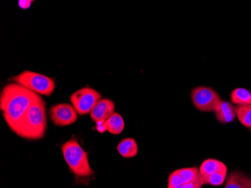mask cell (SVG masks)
I'll return each instance as SVG.
<instances>
[{
	"instance_id": "7a4b0ae2",
	"label": "cell",
	"mask_w": 251,
	"mask_h": 188,
	"mask_svg": "<svg viewBox=\"0 0 251 188\" xmlns=\"http://www.w3.org/2000/svg\"><path fill=\"white\" fill-rule=\"evenodd\" d=\"M47 130L45 103L39 97L29 107L16 130V135L27 140H39L45 136Z\"/></svg>"
},
{
	"instance_id": "6da1fadb",
	"label": "cell",
	"mask_w": 251,
	"mask_h": 188,
	"mask_svg": "<svg viewBox=\"0 0 251 188\" xmlns=\"http://www.w3.org/2000/svg\"><path fill=\"white\" fill-rule=\"evenodd\" d=\"M40 96L17 83H10L2 88L0 109L11 131H15L29 107Z\"/></svg>"
},
{
	"instance_id": "277c9868",
	"label": "cell",
	"mask_w": 251,
	"mask_h": 188,
	"mask_svg": "<svg viewBox=\"0 0 251 188\" xmlns=\"http://www.w3.org/2000/svg\"><path fill=\"white\" fill-rule=\"evenodd\" d=\"M14 81L39 95L50 96L54 91L55 81L53 79L34 72L24 71L14 77Z\"/></svg>"
},
{
	"instance_id": "8992f818",
	"label": "cell",
	"mask_w": 251,
	"mask_h": 188,
	"mask_svg": "<svg viewBox=\"0 0 251 188\" xmlns=\"http://www.w3.org/2000/svg\"><path fill=\"white\" fill-rule=\"evenodd\" d=\"M101 99V94L98 91L91 87H86L74 92L70 97V101L77 114L83 115L90 113Z\"/></svg>"
},
{
	"instance_id": "9a60e30c",
	"label": "cell",
	"mask_w": 251,
	"mask_h": 188,
	"mask_svg": "<svg viewBox=\"0 0 251 188\" xmlns=\"http://www.w3.org/2000/svg\"><path fill=\"white\" fill-rule=\"evenodd\" d=\"M230 99L235 106L251 104V92L248 89L238 87L231 92Z\"/></svg>"
},
{
	"instance_id": "5b68a950",
	"label": "cell",
	"mask_w": 251,
	"mask_h": 188,
	"mask_svg": "<svg viewBox=\"0 0 251 188\" xmlns=\"http://www.w3.org/2000/svg\"><path fill=\"white\" fill-rule=\"evenodd\" d=\"M191 100L195 108L201 112H214L223 101L218 92L205 86H199L193 89Z\"/></svg>"
},
{
	"instance_id": "2e32d148",
	"label": "cell",
	"mask_w": 251,
	"mask_h": 188,
	"mask_svg": "<svg viewBox=\"0 0 251 188\" xmlns=\"http://www.w3.org/2000/svg\"><path fill=\"white\" fill-rule=\"evenodd\" d=\"M235 108L238 121L244 127L251 129V104L235 106Z\"/></svg>"
},
{
	"instance_id": "5bb4252c",
	"label": "cell",
	"mask_w": 251,
	"mask_h": 188,
	"mask_svg": "<svg viewBox=\"0 0 251 188\" xmlns=\"http://www.w3.org/2000/svg\"><path fill=\"white\" fill-rule=\"evenodd\" d=\"M105 123L107 131L113 135H119L125 127L124 118L119 113H114Z\"/></svg>"
},
{
	"instance_id": "d6986e66",
	"label": "cell",
	"mask_w": 251,
	"mask_h": 188,
	"mask_svg": "<svg viewBox=\"0 0 251 188\" xmlns=\"http://www.w3.org/2000/svg\"><path fill=\"white\" fill-rule=\"evenodd\" d=\"M32 1H29V0H21L19 1V5L23 9H27L32 5Z\"/></svg>"
},
{
	"instance_id": "7c38bea8",
	"label": "cell",
	"mask_w": 251,
	"mask_h": 188,
	"mask_svg": "<svg viewBox=\"0 0 251 188\" xmlns=\"http://www.w3.org/2000/svg\"><path fill=\"white\" fill-rule=\"evenodd\" d=\"M117 150L124 158H135L138 155L139 147L136 141L132 138H124L118 144Z\"/></svg>"
},
{
	"instance_id": "ac0fdd59",
	"label": "cell",
	"mask_w": 251,
	"mask_h": 188,
	"mask_svg": "<svg viewBox=\"0 0 251 188\" xmlns=\"http://www.w3.org/2000/svg\"><path fill=\"white\" fill-rule=\"evenodd\" d=\"M105 121H98L96 123L97 124V130L98 132L103 134L107 131L106 126H105Z\"/></svg>"
},
{
	"instance_id": "9c48e42d",
	"label": "cell",
	"mask_w": 251,
	"mask_h": 188,
	"mask_svg": "<svg viewBox=\"0 0 251 188\" xmlns=\"http://www.w3.org/2000/svg\"><path fill=\"white\" fill-rule=\"evenodd\" d=\"M115 105L112 100L101 99L90 111V117L95 123L105 121L115 113Z\"/></svg>"
},
{
	"instance_id": "ba28073f",
	"label": "cell",
	"mask_w": 251,
	"mask_h": 188,
	"mask_svg": "<svg viewBox=\"0 0 251 188\" xmlns=\"http://www.w3.org/2000/svg\"><path fill=\"white\" fill-rule=\"evenodd\" d=\"M199 182H202V178L198 168H183L171 172L168 179V187L173 188Z\"/></svg>"
},
{
	"instance_id": "52a82bcc",
	"label": "cell",
	"mask_w": 251,
	"mask_h": 188,
	"mask_svg": "<svg viewBox=\"0 0 251 188\" xmlns=\"http://www.w3.org/2000/svg\"><path fill=\"white\" fill-rule=\"evenodd\" d=\"M49 114L53 124L60 127L74 124L77 121L78 114L73 105L68 103L55 105L50 108Z\"/></svg>"
},
{
	"instance_id": "30bf717a",
	"label": "cell",
	"mask_w": 251,
	"mask_h": 188,
	"mask_svg": "<svg viewBox=\"0 0 251 188\" xmlns=\"http://www.w3.org/2000/svg\"><path fill=\"white\" fill-rule=\"evenodd\" d=\"M216 119L224 124H230L236 118L235 107L228 101L221 102L219 107L214 111Z\"/></svg>"
},
{
	"instance_id": "8fae6325",
	"label": "cell",
	"mask_w": 251,
	"mask_h": 188,
	"mask_svg": "<svg viewBox=\"0 0 251 188\" xmlns=\"http://www.w3.org/2000/svg\"><path fill=\"white\" fill-rule=\"evenodd\" d=\"M224 188H251V178L242 172H232L227 177Z\"/></svg>"
},
{
	"instance_id": "e0dca14e",
	"label": "cell",
	"mask_w": 251,
	"mask_h": 188,
	"mask_svg": "<svg viewBox=\"0 0 251 188\" xmlns=\"http://www.w3.org/2000/svg\"><path fill=\"white\" fill-rule=\"evenodd\" d=\"M227 171L214 172L211 175L202 178L203 185H209L212 186H220L225 182L226 179Z\"/></svg>"
},
{
	"instance_id": "4fadbf2b",
	"label": "cell",
	"mask_w": 251,
	"mask_h": 188,
	"mask_svg": "<svg viewBox=\"0 0 251 188\" xmlns=\"http://www.w3.org/2000/svg\"><path fill=\"white\" fill-rule=\"evenodd\" d=\"M221 171H227V166L224 162L216 159L205 160L201 162L200 168L201 178Z\"/></svg>"
},
{
	"instance_id": "3957f363",
	"label": "cell",
	"mask_w": 251,
	"mask_h": 188,
	"mask_svg": "<svg viewBox=\"0 0 251 188\" xmlns=\"http://www.w3.org/2000/svg\"><path fill=\"white\" fill-rule=\"evenodd\" d=\"M65 161L76 177H91L94 171L90 166L87 153L75 139H70L62 145Z\"/></svg>"
}]
</instances>
